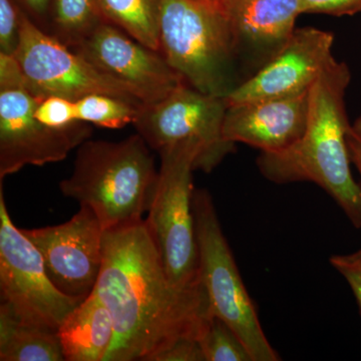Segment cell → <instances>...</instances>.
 Here are the masks:
<instances>
[{
    "mask_svg": "<svg viewBox=\"0 0 361 361\" xmlns=\"http://www.w3.org/2000/svg\"><path fill=\"white\" fill-rule=\"evenodd\" d=\"M94 291L115 336L104 361H157L180 341H196L214 316L205 287L176 286L145 220L104 231Z\"/></svg>",
    "mask_w": 361,
    "mask_h": 361,
    "instance_id": "6da1fadb",
    "label": "cell"
},
{
    "mask_svg": "<svg viewBox=\"0 0 361 361\" xmlns=\"http://www.w3.org/2000/svg\"><path fill=\"white\" fill-rule=\"evenodd\" d=\"M351 73L345 63L332 61L308 96V116L302 137L275 153H261L257 166L276 184L311 182L322 187L349 221L361 228V186L350 169L345 94Z\"/></svg>",
    "mask_w": 361,
    "mask_h": 361,
    "instance_id": "7a4b0ae2",
    "label": "cell"
},
{
    "mask_svg": "<svg viewBox=\"0 0 361 361\" xmlns=\"http://www.w3.org/2000/svg\"><path fill=\"white\" fill-rule=\"evenodd\" d=\"M151 148L135 134L120 142L87 140L78 147L63 196L89 207L104 231L141 222L158 180Z\"/></svg>",
    "mask_w": 361,
    "mask_h": 361,
    "instance_id": "3957f363",
    "label": "cell"
},
{
    "mask_svg": "<svg viewBox=\"0 0 361 361\" xmlns=\"http://www.w3.org/2000/svg\"><path fill=\"white\" fill-rule=\"evenodd\" d=\"M161 54L187 85L226 97L236 80L238 49L229 21L195 0H159Z\"/></svg>",
    "mask_w": 361,
    "mask_h": 361,
    "instance_id": "277c9868",
    "label": "cell"
},
{
    "mask_svg": "<svg viewBox=\"0 0 361 361\" xmlns=\"http://www.w3.org/2000/svg\"><path fill=\"white\" fill-rule=\"evenodd\" d=\"M160 156L158 180L145 223L171 281L180 288H193L203 284L193 212L198 152L183 145Z\"/></svg>",
    "mask_w": 361,
    "mask_h": 361,
    "instance_id": "5b68a950",
    "label": "cell"
},
{
    "mask_svg": "<svg viewBox=\"0 0 361 361\" xmlns=\"http://www.w3.org/2000/svg\"><path fill=\"white\" fill-rule=\"evenodd\" d=\"M193 212L200 276L213 314L238 336L252 360H281L265 336L207 190H195Z\"/></svg>",
    "mask_w": 361,
    "mask_h": 361,
    "instance_id": "8992f818",
    "label": "cell"
},
{
    "mask_svg": "<svg viewBox=\"0 0 361 361\" xmlns=\"http://www.w3.org/2000/svg\"><path fill=\"white\" fill-rule=\"evenodd\" d=\"M39 101L26 87L14 56L0 54V182L25 166L65 160L92 135L85 123L47 127L35 116Z\"/></svg>",
    "mask_w": 361,
    "mask_h": 361,
    "instance_id": "52a82bcc",
    "label": "cell"
},
{
    "mask_svg": "<svg viewBox=\"0 0 361 361\" xmlns=\"http://www.w3.org/2000/svg\"><path fill=\"white\" fill-rule=\"evenodd\" d=\"M0 295L18 322L58 332L85 297L59 290L45 270L39 249L16 227L7 211L0 182Z\"/></svg>",
    "mask_w": 361,
    "mask_h": 361,
    "instance_id": "ba28073f",
    "label": "cell"
},
{
    "mask_svg": "<svg viewBox=\"0 0 361 361\" xmlns=\"http://www.w3.org/2000/svg\"><path fill=\"white\" fill-rule=\"evenodd\" d=\"M227 109L225 97L182 82L159 103L144 104L134 126L159 154L183 145L193 147L198 152L196 170L210 173L235 151L236 144L223 134Z\"/></svg>",
    "mask_w": 361,
    "mask_h": 361,
    "instance_id": "9c48e42d",
    "label": "cell"
},
{
    "mask_svg": "<svg viewBox=\"0 0 361 361\" xmlns=\"http://www.w3.org/2000/svg\"><path fill=\"white\" fill-rule=\"evenodd\" d=\"M13 56L26 87L37 99L54 96L75 102L87 94H104L144 104L130 87L42 32L23 11L20 42Z\"/></svg>",
    "mask_w": 361,
    "mask_h": 361,
    "instance_id": "30bf717a",
    "label": "cell"
},
{
    "mask_svg": "<svg viewBox=\"0 0 361 361\" xmlns=\"http://www.w3.org/2000/svg\"><path fill=\"white\" fill-rule=\"evenodd\" d=\"M21 230L39 249L59 290L77 297L92 293L103 264L104 230L89 207L80 206L63 224Z\"/></svg>",
    "mask_w": 361,
    "mask_h": 361,
    "instance_id": "8fae6325",
    "label": "cell"
},
{
    "mask_svg": "<svg viewBox=\"0 0 361 361\" xmlns=\"http://www.w3.org/2000/svg\"><path fill=\"white\" fill-rule=\"evenodd\" d=\"M73 51L130 87L144 104L159 103L185 82L160 52L140 44L108 21Z\"/></svg>",
    "mask_w": 361,
    "mask_h": 361,
    "instance_id": "7c38bea8",
    "label": "cell"
},
{
    "mask_svg": "<svg viewBox=\"0 0 361 361\" xmlns=\"http://www.w3.org/2000/svg\"><path fill=\"white\" fill-rule=\"evenodd\" d=\"M334 35L315 27L298 28L283 49L225 97L227 106L310 92L334 59Z\"/></svg>",
    "mask_w": 361,
    "mask_h": 361,
    "instance_id": "4fadbf2b",
    "label": "cell"
},
{
    "mask_svg": "<svg viewBox=\"0 0 361 361\" xmlns=\"http://www.w3.org/2000/svg\"><path fill=\"white\" fill-rule=\"evenodd\" d=\"M308 96L310 92L228 106L223 134L228 141L243 142L261 153L283 151L302 137Z\"/></svg>",
    "mask_w": 361,
    "mask_h": 361,
    "instance_id": "5bb4252c",
    "label": "cell"
},
{
    "mask_svg": "<svg viewBox=\"0 0 361 361\" xmlns=\"http://www.w3.org/2000/svg\"><path fill=\"white\" fill-rule=\"evenodd\" d=\"M240 56L261 66L283 49L295 32L300 0H221Z\"/></svg>",
    "mask_w": 361,
    "mask_h": 361,
    "instance_id": "9a60e30c",
    "label": "cell"
},
{
    "mask_svg": "<svg viewBox=\"0 0 361 361\" xmlns=\"http://www.w3.org/2000/svg\"><path fill=\"white\" fill-rule=\"evenodd\" d=\"M114 336L110 311L94 290L71 311L58 330L66 361H104Z\"/></svg>",
    "mask_w": 361,
    "mask_h": 361,
    "instance_id": "2e32d148",
    "label": "cell"
},
{
    "mask_svg": "<svg viewBox=\"0 0 361 361\" xmlns=\"http://www.w3.org/2000/svg\"><path fill=\"white\" fill-rule=\"evenodd\" d=\"M0 360H65L58 332L20 323L0 307Z\"/></svg>",
    "mask_w": 361,
    "mask_h": 361,
    "instance_id": "e0dca14e",
    "label": "cell"
},
{
    "mask_svg": "<svg viewBox=\"0 0 361 361\" xmlns=\"http://www.w3.org/2000/svg\"><path fill=\"white\" fill-rule=\"evenodd\" d=\"M104 18L123 32L161 52L159 0H99Z\"/></svg>",
    "mask_w": 361,
    "mask_h": 361,
    "instance_id": "ac0fdd59",
    "label": "cell"
},
{
    "mask_svg": "<svg viewBox=\"0 0 361 361\" xmlns=\"http://www.w3.org/2000/svg\"><path fill=\"white\" fill-rule=\"evenodd\" d=\"M54 37L75 49L106 23L99 0H52Z\"/></svg>",
    "mask_w": 361,
    "mask_h": 361,
    "instance_id": "d6986e66",
    "label": "cell"
},
{
    "mask_svg": "<svg viewBox=\"0 0 361 361\" xmlns=\"http://www.w3.org/2000/svg\"><path fill=\"white\" fill-rule=\"evenodd\" d=\"M142 106L111 94H92L75 101V111L78 122L121 129L134 125Z\"/></svg>",
    "mask_w": 361,
    "mask_h": 361,
    "instance_id": "ffe728a7",
    "label": "cell"
},
{
    "mask_svg": "<svg viewBox=\"0 0 361 361\" xmlns=\"http://www.w3.org/2000/svg\"><path fill=\"white\" fill-rule=\"evenodd\" d=\"M205 361H253L243 342L214 315L199 339Z\"/></svg>",
    "mask_w": 361,
    "mask_h": 361,
    "instance_id": "44dd1931",
    "label": "cell"
},
{
    "mask_svg": "<svg viewBox=\"0 0 361 361\" xmlns=\"http://www.w3.org/2000/svg\"><path fill=\"white\" fill-rule=\"evenodd\" d=\"M35 116L47 127L66 129L77 120L75 102L61 97H47L40 99L35 111Z\"/></svg>",
    "mask_w": 361,
    "mask_h": 361,
    "instance_id": "7402d4cb",
    "label": "cell"
},
{
    "mask_svg": "<svg viewBox=\"0 0 361 361\" xmlns=\"http://www.w3.org/2000/svg\"><path fill=\"white\" fill-rule=\"evenodd\" d=\"M20 9L13 0H0V54L14 56L20 42Z\"/></svg>",
    "mask_w": 361,
    "mask_h": 361,
    "instance_id": "603a6c76",
    "label": "cell"
},
{
    "mask_svg": "<svg viewBox=\"0 0 361 361\" xmlns=\"http://www.w3.org/2000/svg\"><path fill=\"white\" fill-rule=\"evenodd\" d=\"M302 13H324L334 16L360 13L361 0H300Z\"/></svg>",
    "mask_w": 361,
    "mask_h": 361,
    "instance_id": "cb8c5ba5",
    "label": "cell"
},
{
    "mask_svg": "<svg viewBox=\"0 0 361 361\" xmlns=\"http://www.w3.org/2000/svg\"><path fill=\"white\" fill-rule=\"evenodd\" d=\"M329 262L334 269L345 278L355 294L361 315V259L355 257L353 254L334 255Z\"/></svg>",
    "mask_w": 361,
    "mask_h": 361,
    "instance_id": "d4e9b609",
    "label": "cell"
},
{
    "mask_svg": "<svg viewBox=\"0 0 361 361\" xmlns=\"http://www.w3.org/2000/svg\"><path fill=\"white\" fill-rule=\"evenodd\" d=\"M157 361H205L196 341H180L159 356Z\"/></svg>",
    "mask_w": 361,
    "mask_h": 361,
    "instance_id": "484cf974",
    "label": "cell"
},
{
    "mask_svg": "<svg viewBox=\"0 0 361 361\" xmlns=\"http://www.w3.org/2000/svg\"><path fill=\"white\" fill-rule=\"evenodd\" d=\"M348 145L351 163L355 164L361 177V116L349 127Z\"/></svg>",
    "mask_w": 361,
    "mask_h": 361,
    "instance_id": "4316f807",
    "label": "cell"
},
{
    "mask_svg": "<svg viewBox=\"0 0 361 361\" xmlns=\"http://www.w3.org/2000/svg\"><path fill=\"white\" fill-rule=\"evenodd\" d=\"M23 1L33 13L42 16L49 9L51 0H23Z\"/></svg>",
    "mask_w": 361,
    "mask_h": 361,
    "instance_id": "83f0119b",
    "label": "cell"
},
{
    "mask_svg": "<svg viewBox=\"0 0 361 361\" xmlns=\"http://www.w3.org/2000/svg\"><path fill=\"white\" fill-rule=\"evenodd\" d=\"M195 1L201 2V4H206V6L213 7V8L221 11V0H195Z\"/></svg>",
    "mask_w": 361,
    "mask_h": 361,
    "instance_id": "f1b7e54d",
    "label": "cell"
},
{
    "mask_svg": "<svg viewBox=\"0 0 361 361\" xmlns=\"http://www.w3.org/2000/svg\"><path fill=\"white\" fill-rule=\"evenodd\" d=\"M353 255L355 256L356 258L361 259V249L360 250L355 252V253H353Z\"/></svg>",
    "mask_w": 361,
    "mask_h": 361,
    "instance_id": "f546056e",
    "label": "cell"
}]
</instances>
